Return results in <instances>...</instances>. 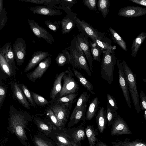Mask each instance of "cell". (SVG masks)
<instances>
[{
    "instance_id": "ee69618b",
    "label": "cell",
    "mask_w": 146,
    "mask_h": 146,
    "mask_svg": "<svg viewBox=\"0 0 146 146\" xmlns=\"http://www.w3.org/2000/svg\"><path fill=\"white\" fill-rule=\"evenodd\" d=\"M45 24L50 29L56 32L59 29L61 22L60 21H55L52 22L50 20L46 19L44 21Z\"/></svg>"
},
{
    "instance_id": "3957f363",
    "label": "cell",
    "mask_w": 146,
    "mask_h": 146,
    "mask_svg": "<svg viewBox=\"0 0 146 146\" xmlns=\"http://www.w3.org/2000/svg\"><path fill=\"white\" fill-rule=\"evenodd\" d=\"M10 110L9 120L12 131L20 139H27L25 131L26 121L24 115L13 106Z\"/></svg>"
},
{
    "instance_id": "816d5d0a",
    "label": "cell",
    "mask_w": 146,
    "mask_h": 146,
    "mask_svg": "<svg viewBox=\"0 0 146 146\" xmlns=\"http://www.w3.org/2000/svg\"><path fill=\"white\" fill-rule=\"evenodd\" d=\"M35 141L37 146H49L45 141L39 138H36Z\"/></svg>"
},
{
    "instance_id": "d6986e66",
    "label": "cell",
    "mask_w": 146,
    "mask_h": 146,
    "mask_svg": "<svg viewBox=\"0 0 146 146\" xmlns=\"http://www.w3.org/2000/svg\"><path fill=\"white\" fill-rule=\"evenodd\" d=\"M11 84L14 97L23 106L28 109H30L29 104L17 83L12 81L11 82Z\"/></svg>"
},
{
    "instance_id": "484cf974",
    "label": "cell",
    "mask_w": 146,
    "mask_h": 146,
    "mask_svg": "<svg viewBox=\"0 0 146 146\" xmlns=\"http://www.w3.org/2000/svg\"><path fill=\"white\" fill-rule=\"evenodd\" d=\"M86 135L87 138L89 146H96L98 141L96 136L98 134L97 130L93 126L88 125L85 128Z\"/></svg>"
},
{
    "instance_id": "f35d334b",
    "label": "cell",
    "mask_w": 146,
    "mask_h": 146,
    "mask_svg": "<svg viewBox=\"0 0 146 146\" xmlns=\"http://www.w3.org/2000/svg\"><path fill=\"white\" fill-rule=\"evenodd\" d=\"M3 1L0 0V30L5 25L7 22V17L5 9L3 8Z\"/></svg>"
},
{
    "instance_id": "ab89813d",
    "label": "cell",
    "mask_w": 146,
    "mask_h": 146,
    "mask_svg": "<svg viewBox=\"0 0 146 146\" xmlns=\"http://www.w3.org/2000/svg\"><path fill=\"white\" fill-rule=\"evenodd\" d=\"M31 93L35 103L38 105L44 106L48 104V101L39 94L33 92Z\"/></svg>"
},
{
    "instance_id": "4316f807",
    "label": "cell",
    "mask_w": 146,
    "mask_h": 146,
    "mask_svg": "<svg viewBox=\"0 0 146 146\" xmlns=\"http://www.w3.org/2000/svg\"><path fill=\"white\" fill-rule=\"evenodd\" d=\"M71 68L73 71L74 75L80 84L84 87L86 88L88 91L92 94H94V92L93 91L94 87L91 83L80 72L76 69L74 67H72Z\"/></svg>"
},
{
    "instance_id": "8992f818",
    "label": "cell",
    "mask_w": 146,
    "mask_h": 146,
    "mask_svg": "<svg viewBox=\"0 0 146 146\" xmlns=\"http://www.w3.org/2000/svg\"><path fill=\"white\" fill-rule=\"evenodd\" d=\"M82 122L76 127L69 128L64 131L67 138L74 146H81V141L85 138V125Z\"/></svg>"
},
{
    "instance_id": "cb8c5ba5",
    "label": "cell",
    "mask_w": 146,
    "mask_h": 146,
    "mask_svg": "<svg viewBox=\"0 0 146 146\" xmlns=\"http://www.w3.org/2000/svg\"><path fill=\"white\" fill-rule=\"evenodd\" d=\"M111 143L113 146H146V142L141 139L131 140L129 138L117 140Z\"/></svg>"
},
{
    "instance_id": "4fadbf2b",
    "label": "cell",
    "mask_w": 146,
    "mask_h": 146,
    "mask_svg": "<svg viewBox=\"0 0 146 146\" xmlns=\"http://www.w3.org/2000/svg\"><path fill=\"white\" fill-rule=\"evenodd\" d=\"M51 57L49 56L40 62L33 72L28 74L27 78L35 83L36 80L40 79L51 64Z\"/></svg>"
},
{
    "instance_id": "d4e9b609",
    "label": "cell",
    "mask_w": 146,
    "mask_h": 146,
    "mask_svg": "<svg viewBox=\"0 0 146 146\" xmlns=\"http://www.w3.org/2000/svg\"><path fill=\"white\" fill-rule=\"evenodd\" d=\"M146 38V33L142 32L133 40L131 47L132 57H135L141 46Z\"/></svg>"
},
{
    "instance_id": "74e56055",
    "label": "cell",
    "mask_w": 146,
    "mask_h": 146,
    "mask_svg": "<svg viewBox=\"0 0 146 146\" xmlns=\"http://www.w3.org/2000/svg\"><path fill=\"white\" fill-rule=\"evenodd\" d=\"M78 94V93H75L69 94L59 98L56 100L55 102L69 104L72 105V104L76 102V100H75V98Z\"/></svg>"
},
{
    "instance_id": "277c9868",
    "label": "cell",
    "mask_w": 146,
    "mask_h": 146,
    "mask_svg": "<svg viewBox=\"0 0 146 146\" xmlns=\"http://www.w3.org/2000/svg\"><path fill=\"white\" fill-rule=\"evenodd\" d=\"M122 63L124 72L128 82L129 91L135 108L137 112L139 114L141 108L139 104V94L137 88L136 75L133 73L125 61L123 60Z\"/></svg>"
},
{
    "instance_id": "db71d44e",
    "label": "cell",
    "mask_w": 146,
    "mask_h": 146,
    "mask_svg": "<svg viewBox=\"0 0 146 146\" xmlns=\"http://www.w3.org/2000/svg\"><path fill=\"white\" fill-rule=\"evenodd\" d=\"M96 146H111L108 145L104 142L100 141H98L96 143Z\"/></svg>"
},
{
    "instance_id": "30bf717a",
    "label": "cell",
    "mask_w": 146,
    "mask_h": 146,
    "mask_svg": "<svg viewBox=\"0 0 146 146\" xmlns=\"http://www.w3.org/2000/svg\"><path fill=\"white\" fill-rule=\"evenodd\" d=\"M28 22L30 28L37 37L44 39L51 45L54 42V40L52 35L34 20L28 19Z\"/></svg>"
},
{
    "instance_id": "9a60e30c",
    "label": "cell",
    "mask_w": 146,
    "mask_h": 146,
    "mask_svg": "<svg viewBox=\"0 0 146 146\" xmlns=\"http://www.w3.org/2000/svg\"><path fill=\"white\" fill-rule=\"evenodd\" d=\"M76 38L81 48L88 61L91 72L92 71L93 58L91 53L88 37L82 33L78 34Z\"/></svg>"
},
{
    "instance_id": "f907efd6",
    "label": "cell",
    "mask_w": 146,
    "mask_h": 146,
    "mask_svg": "<svg viewBox=\"0 0 146 146\" xmlns=\"http://www.w3.org/2000/svg\"><path fill=\"white\" fill-rule=\"evenodd\" d=\"M38 125L42 130L45 131H49L50 129L48 126L42 122L38 120L37 121Z\"/></svg>"
},
{
    "instance_id": "6f0895ef",
    "label": "cell",
    "mask_w": 146,
    "mask_h": 146,
    "mask_svg": "<svg viewBox=\"0 0 146 146\" xmlns=\"http://www.w3.org/2000/svg\"><path fill=\"white\" fill-rule=\"evenodd\" d=\"M143 81L146 84V79L143 78Z\"/></svg>"
},
{
    "instance_id": "1f68e13d",
    "label": "cell",
    "mask_w": 146,
    "mask_h": 146,
    "mask_svg": "<svg viewBox=\"0 0 146 146\" xmlns=\"http://www.w3.org/2000/svg\"><path fill=\"white\" fill-rule=\"evenodd\" d=\"M90 95L86 92H84L81 94L78 99L76 105L71 114V116L73 115L80 108L87 105Z\"/></svg>"
},
{
    "instance_id": "836d02e7",
    "label": "cell",
    "mask_w": 146,
    "mask_h": 146,
    "mask_svg": "<svg viewBox=\"0 0 146 146\" xmlns=\"http://www.w3.org/2000/svg\"><path fill=\"white\" fill-rule=\"evenodd\" d=\"M110 5L109 0H98L97 6L98 9L101 13L102 16L104 18L107 17L109 12V7Z\"/></svg>"
},
{
    "instance_id": "681fc988",
    "label": "cell",
    "mask_w": 146,
    "mask_h": 146,
    "mask_svg": "<svg viewBox=\"0 0 146 146\" xmlns=\"http://www.w3.org/2000/svg\"><path fill=\"white\" fill-rule=\"evenodd\" d=\"M76 0H61V4L69 7H72L77 2Z\"/></svg>"
},
{
    "instance_id": "ac0fdd59",
    "label": "cell",
    "mask_w": 146,
    "mask_h": 146,
    "mask_svg": "<svg viewBox=\"0 0 146 146\" xmlns=\"http://www.w3.org/2000/svg\"><path fill=\"white\" fill-rule=\"evenodd\" d=\"M28 9L33 13L48 16H56L62 15L60 10L48 6H36L29 7Z\"/></svg>"
},
{
    "instance_id": "5b68a950",
    "label": "cell",
    "mask_w": 146,
    "mask_h": 146,
    "mask_svg": "<svg viewBox=\"0 0 146 146\" xmlns=\"http://www.w3.org/2000/svg\"><path fill=\"white\" fill-rule=\"evenodd\" d=\"M75 23L81 33L90 38L93 42H94L96 38L100 40L105 37L104 33L98 31L84 20H80L77 16L75 18Z\"/></svg>"
},
{
    "instance_id": "ffe728a7",
    "label": "cell",
    "mask_w": 146,
    "mask_h": 146,
    "mask_svg": "<svg viewBox=\"0 0 146 146\" xmlns=\"http://www.w3.org/2000/svg\"><path fill=\"white\" fill-rule=\"evenodd\" d=\"M0 51L3 52L6 60L15 72V57L11 43L7 42L1 48Z\"/></svg>"
},
{
    "instance_id": "7bdbcfd3",
    "label": "cell",
    "mask_w": 146,
    "mask_h": 146,
    "mask_svg": "<svg viewBox=\"0 0 146 146\" xmlns=\"http://www.w3.org/2000/svg\"><path fill=\"white\" fill-rule=\"evenodd\" d=\"M56 138L60 144L66 146H73L64 132L57 136Z\"/></svg>"
},
{
    "instance_id": "d590c367",
    "label": "cell",
    "mask_w": 146,
    "mask_h": 146,
    "mask_svg": "<svg viewBox=\"0 0 146 146\" xmlns=\"http://www.w3.org/2000/svg\"><path fill=\"white\" fill-rule=\"evenodd\" d=\"M106 112L108 127L111 125L112 122L118 115L116 110L108 102H107Z\"/></svg>"
},
{
    "instance_id": "7c38bea8",
    "label": "cell",
    "mask_w": 146,
    "mask_h": 146,
    "mask_svg": "<svg viewBox=\"0 0 146 146\" xmlns=\"http://www.w3.org/2000/svg\"><path fill=\"white\" fill-rule=\"evenodd\" d=\"M13 49L17 64L22 65L26 54V44L23 38L19 37L16 39L13 44Z\"/></svg>"
},
{
    "instance_id": "f1b7e54d",
    "label": "cell",
    "mask_w": 146,
    "mask_h": 146,
    "mask_svg": "<svg viewBox=\"0 0 146 146\" xmlns=\"http://www.w3.org/2000/svg\"><path fill=\"white\" fill-rule=\"evenodd\" d=\"M99 103L97 97L94 98L91 101L86 115V120H90L94 117L98 109Z\"/></svg>"
},
{
    "instance_id": "e0dca14e",
    "label": "cell",
    "mask_w": 146,
    "mask_h": 146,
    "mask_svg": "<svg viewBox=\"0 0 146 146\" xmlns=\"http://www.w3.org/2000/svg\"><path fill=\"white\" fill-rule=\"evenodd\" d=\"M50 55L48 52H47L42 51L35 52L25 67L24 72H28L44 59L50 56Z\"/></svg>"
},
{
    "instance_id": "c3c4849f",
    "label": "cell",
    "mask_w": 146,
    "mask_h": 146,
    "mask_svg": "<svg viewBox=\"0 0 146 146\" xmlns=\"http://www.w3.org/2000/svg\"><path fill=\"white\" fill-rule=\"evenodd\" d=\"M6 94V89L3 86H0V109L4 101Z\"/></svg>"
},
{
    "instance_id": "d6a6232c",
    "label": "cell",
    "mask_w": 146,
    "mask_h": 146,
    "mask_svg": "<svg viewBox=\"0 0 146 146\" xmlns=\"http://www.w3.org/2000/svg\"><path fill=\"white\" fill-rule=\"evenodd\" d=\"M109 29L111 35L114 42L119 45L123 50H127L126 42L119 34L113 29L109 27Z\"/></svg>"
},
{
    "instance_id": "2e32d148",
    "label": "cell",
    "mask_w": 146,
    "mask_h": 146,
    "mask_svg": "<svg viewBox=\"0 0 146 146\" xmlns=\"http://www.w3.org/2000/svg\"><path fill=\"white\" fill-rule=\"evenodd\" d=\"M146 14V8L139 6H128L121 8L118 15L126 17H134Z\"/></svg>"
},
{
    "instance_id": "60d3db41",
    "label": "cell",
    "mask_w": 146,
    "mask_h": 146,
    "mask_svg": "<svg viewBox=\"0 0 146 146\" xmlns=\"http://www.w3.org/2000/svg\"><path fill=\"white\" fill-rule=\"evenodd\" d=\"M46 113L47 115L49 117L52 122L55 125L60 129H61L63 128L56 116L50 107H48L47 108Z\"/></svg>"
},
{
    "instance_id": "6da1fadb",
    "label": "cell",
    "mask_w": 146,
    "mask_h": 146,
    "mask_svg": "<svg viewBox=\"0 0 146 146\" xmlns=\"http://www.w3.org/2000/svg\"><path fill=\"white\" fill-rule=\"evenodd\" d=\"M71 57L70 64L72 67L78 70L82 69L90 76H92L91 71L89 68L85 54L81 48L76 37L72 40L71 45L67 48Z\"/></svg>"
},
{
    "instance_id": "8d00e7d4",
    "label": "cell",
    "mask_w": 146,
    "mask_h": 146,
    "mask_svg": "<svg viewBox=\"0 0 146 146\" xmlns=\"http://www.w3.org/2000/svg\"><path fill=\"white\" fill-rule=\"evenodd\" d=\"M19 1L30 2L37 4H44L46 6L52 7L56 4L61 3V0H19Z\"/></svg>"
},
{
    "instance_id": "b9f144b4",
    "label": "cell",
    "mask_w": 146,
    "mask_h": 146,
    "mask_svg": "<svg viewBox=\"0 0 146 146\" xmlns=\"http://www.w3.org/2000/svg\"><path fill=\"white\" fill-rule=\"evenodd\" d=\"M20 86L25 96L31 105L35 108L36 107L35 103L33 100L31 93L30 92L27 87L24 84H21Z\"/></svg>"
},
{
    "instance_id": "7a4b0ae2",
    "label": "cell",
    "mask_w": 146,
    "mask_h": 146,
    "mask_svg": "<svg viewBox=\"0 0 146 146\" xmlns=\"http://www.w3.org/2000/svg\"><path fill=\"white\" fill-rule=\"evenodd\" d=\"M114 50H104L101 67L102 77L110 84L113 81L114 66L117 59L114 53Z\"/></svg>"
},
{
    "instance_id": "9c48e42d",
    "label": "cell",
    "mask_w": 146,
    "mask_h": 146,
    "mask_svg": "<svg viewBox=\"0 0 146 146\" xmlns=\"http://www.w3.org/2000/svg\"><path fill=\"white\" fill-rule=\"evenodd\" d=\"M116 64L118 69L119 85L127 105L129 108L131 109V106L129 93L128 84L124 72L122 63L120 60L117 59Z\"/></svg>"
},
{
    "instance_id": "7dc6e473",
    "label": "cell",
    "mask_w": 146,
    "mask_h": 146,
    "mask_svg": "<svg viewBox=\"0 0 146 146\" xmlns=\"http://www.w3.org/2000/svg\"><path fill=\"white\" fill-rule=\"evenodd\" d=\"M140 96L141 101L139 102L140 108L142 110H145L146 109V96L142 90H140Z\"/></svg>"
},
{
    "instance_id": "11a10c76",
    "label": "cell",
    "mask_w": 146,
    "mask_h": 146,
    "mask_svg": "<svg viewBox=\"0 0 146 146\" xmlns=\"http://www.w3.org/2000/svg\"><path fill=\"white\" fill-rule=\"evenodd\" d=\"M143 117L144 119L145 120H146V109L145 110L144 114H143Z\"/></svg>"
},
{
    "instance_id": "7402d4cb",
    "label": "cell",
    "mask_w": 146,
    "mask_h": 146,
    "mask_svg": "<svg viewBox=\"0 0 146 146\" xmlns=\"http://www.w3.org/2000/svg\"><path fill=\"white\" fill-rule=\"evenodd\" d=\"M96 121L98 131L103 133L108 123L106 111L103 107H101L98 111Z\"/></svg>"
},
{
    "instance_id": "f6af8a7d",
    "label": "cell",
    "mask_w": 146,
    "mask_h": 146,
    "mask_svg": "<svg viewBox=\"0 0 146 146\" xmlns=\"http://www.w3.org/2000/svg\"><path fill=\"white\" fill-rule=\"evenodd\" d=\"M83 3L89 9L96 11L97 0H83Z\"/></svg>"
},
{
    "instance_id": "e575fe53",
    "label": "cell",
    "mask_w": 146,
    "mask_h": 146,
    "mask_svg": "<svg viewBox=\"0 0 146 146\" xmlns=\"http://www.w3.org/2000/svg\"><path fill=\"white\" fill-rule=\"evenodd\" d=\"M95 42L104 50L111 49L115 50L116 49V46H112L111 40L106 37H103L100 40L96 38L93 42Z\"/></svg>"
},
{
    "instance_id": "83f0119b",
    "label": "cell",
    "mask_w": 146,
    "mask_h": 146,
    "mask_svg": "<svg viewBox=\"0 0 146 146\" xmlns=\"http://www.w3.org/2000/svg\"><path fill=\"white\" fill-rule=\"evenodd\" d=\"M0 66L2 71L8 76H15V72L6 60L3 52L0 51Z\"/></svg>"
},
{
    "instance_id": "f546056e",
    "label": "cell",
    "mask_w": 146,
    "mask_h": 146,
    "mask_svg": "<svg viewBox=\"0 0 146 146\" xmlns=\"http://www.w3.org/2000/svg\"><path fill=\"white\" fill-rule=\"evenodd\" d=\"M70 53L66 48L58 55L55 58V61L59 66H62L67 63H70Z\"/></svg>"
},
{
    "instance_id": "44dd1931",
    "label": "cell",
    "mask_w": 146,
    "mask_h": 146,
    "mask_svg": "<svg viewBox=\"0 0 146 146\" xmlns=\"http://www.w3.org/2000/svg\"><path fill=\"white\" fill-rule=\"evenodd\" d=\"M87 105L79 109L72 116H70V121L68 123L67 127H70L77 124L81 121L86 122V112Z\"/></svg>"
},
{
    "instance_id": "ba28073f",
    "label": "cell",
    "mask_w": 146,
    "mask_h": 146,
    "mask_svg": "<svg viewBox=\"0 0 146 146\" xmlns=\"http://www.w3.org/2000/svg\"><path fill=\"white\" fill-rule=\"evenodd\" d=\"M72 107V105L69 104L55 102L50 106L62 127L68 121Z\"/></svg>"
},
{
    "instance_id": "f5cc1de1",
    "label": "cell",
    "mask_w": 146,
    "mask_h": 146,
    "mask_svg": "<svg viewBox=\"0 0 146 146\" xmlns=\"http://www.w3.org/2000/svg\"><path fill=\"white\" fill-rule=\"evenodd\" d=\"M130 1L136 4L146 6V0H129Z\"/></svg>"
},
{
    "instance_id": "52a82bcc",
    "label": "cell",
    "mask_w": 146,
    "mask_h": 146,
    "mask_svg": "<svg viewBox=\"0 0 146 146\" xmlns=\"http://www.w3.org/2000/svg\"><path fill=\"white\" fill-rule=\"evenodd\" d=\"M68 69L70 72L65 74L62 78L63 84L62 90L59 93V98L74 93L79 90V87L74 77V75L72 72L71 68L68 67Z\"/></svg>"
},
{
    "instance_id": "9f6ffc18",
    "label": "cell",
    "mask_w": 146,
    "mask_h": 146,
    "mask_svg": "<svg viewBox=\"0 0 146 146\" xmlns=\"http://www.w3.org/2000/svg\"><path fill=\"white\" fill-rule=\"evenodd\" d=\"M57 145H58V146H64V145H62L61 144H60L58 143H57Z\"/></svg>"
},
{
    "instance_id": "8fae6325",
    "label": "cell",
    "mask_w": 146,
    "mask_h": 146,
    "mask_svg": "<svg viewBox=\"0 0 146 146\" xmlns=\"http://www.w3.org/2000/svg\"><path fill=\"white\" fill-rule=\"evenodd\" d=\"M111 133L112 135H130L132 133L126 121L118 115L111 125Z\"/></svg>"
},
{
    "instance_id": "5bb4252c",
    "label": "cell",
    "mask_w": 146,
    "mask_h": 146,
    "mask_svg": "<svg viewBox=\"0 0 146 146\" xmlns=\"http://www.w3.org/2000/svg\"><path fill=\"white\" fill-rule=\"evenodd\" d=\"M64 11L67 15L61 22V32L63 34L68 33L75 27V18L77 16V14L74 13L70 8H67Z\"/></svg>"
},
{
    "instance_id": "4dcf8cb0",
    "label": "cell",
    "mask_w": 146,
    "mask_h": 146,
    "mask_svg": "<svg viewBox=\"0 0 146 146\" xmlns=\"http://www.w3.org/2000/svg\"><path fill=\"white\" fill-rule=\"evenodd\" d=\"M89 44L93 58L97 62H100L101 60L100 55L104 49L99 46L95 42L90 41Z\"/></svg>"
},
{
    "instance_id": "603a6c76",
    "label": "cell",
    "mask_w": 146,
    "mask_h": 146,
    "mask_svg": "<svg viewBox=\"0 0 146 146\" xmlns=\"http://www.w3.org/2000/svg\"><path fill=\"white\" fill-rule=\"evenodd\" d=\"M69 72V70L62 71L56 76L50 94V98L52 100H54L58 94L61 91L62 89L61 81L63 76Z\"/></svg>"
},
{
    "instance_id": "bcb514c9",
    "label": "cell",
    "mask_w": 146,
    "mask_h": 146,
    "mask_svg": "<svg viewBox=\"0 0 146 146\" xmlns=\"http://www.w3.org/2000/svg\"><path fill=\"white\" fill-rule=\"evenodd\" d=\"M106 97L108 104L115 110H117L118 107L115 98L109 94H107Z\"/></svg>"
}]
</instances>
